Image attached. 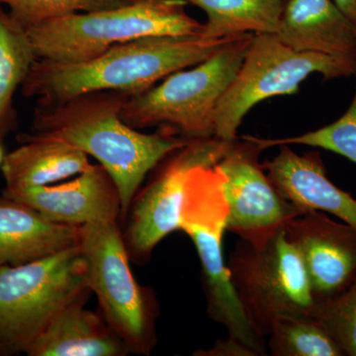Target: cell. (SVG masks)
<instances>
[{
    "instance_id": "cell-1",
    "label": "cell",
    "mask_w": 356,
    "mask_h": 356,
    "mask_svg": "<svg viewBox=\"0 0 356 356\" xmlns=\"http://www.w3.org/2000/svg\"><path fill=\"white\" fill-rule=\"evenodd\" d=\"M130 96L102 90L63 102H37L33 118V133L64 140L109 172L120 192L122 221L147 175L189 140L163 129L147 134L127 125L121 113Z\"/></svg>"
},
{
    "instance_id": "cell-2",
    "label": "cell",
    "mask_w": 356,
    "mask_h": 356,
    "mask_svg": "<svg viewBox=\"0 0 356 356\" xmlns=\"http://www.w3.org/2000/svg\"><path fill=\"white\" fill-rule=\"evenodd\" d=\"M234 38L144 37L115 44L86 62L65 64L37 58L21 86L22 95L41 102H63L92 91L137 95L177 70L200 64Z\"/></svg>"
},
{
    "instance_id": "cell-3",
    "label": "cell",
    "mask_w": 356,
    "mask_h": 356,
    "mask_svg": "<svg viewBox=\"0 0 356 356\" xmlns=\"http://www.w3.org/2000/svg\"><path fill=\"white\" fill-rule=\"evenodd\" d=\"M184 0H133L103 10L70 14L27 29L39 60L81 63L115 46L151 36H200L203 23Z\"/></svg>"
},
{
    "instance_id": "cell-4",
    "label": "cell",
    "mask_w": 356,
    "mask_h": 356,
    "mask_svg": "<svg viewBox=\"0 0 356 356\" xmlns=\"http://www.w3.org/2000/svg\"><path fill=\"white\" fill-rule=\"evenodd\" d=\"M254 34L236 37L207 60L130 96L121 117L136 130L163 129L186 140L216 137L218 103L240 70Z\"/></svg>"
},
{
    "instance_id": "cell-5",
    "label": "cell",
    "mask_w": 356,
    "mask_h": 356,
    "mask_svg": "<svg viewBox=\"0 0 356 356\" xmlns=\"http://www.w3.org/2000/svg\"><path fill=\"white\" fill-rule=\"evenodd\" d=\"M228 212L224 177L216 165L192 170L185 185L179 229L191 238L200 259L208 316L257 356L266 355V339L245 316L224 259Z\"/></svg>"
},
{
    "instance_id": "cell-6",
    "label": "cell",
    "mask_w": 356,
    "mask_h": 356,
    "mask_svg": "<svg viewBox=\"0 0 356 356\" xmlns=\"http://www.w3.org/2000/svg\"><path fill=\"white\" fill-rule=\"evenodd\" d=\"M90 292L79 245L0 266V348L6 355L26 353L63 309Z\"/></svg>"
},
{
    "instance_id": "cell-7",
    "label": "cell",
    "mask_w": 356,
    "mask_h": 356,
    "mask_svg": "<svg viewBox=\"0 0 356 356\" xmlns=\"http://www.w3.org/2000/svg\"><path fill=\"white\" fill-rule=\"evenodd\" d=\"M79 247L86 284L97 297L102 317L130 353L151 355L158 341V301L149 288L140 286L134 277L119 222L83 225Z\"/></svg>"
},
{
    "instance_id": "cell-8",
    "label": "cell",
    "mask_w": 356,
    "mask_h": 356,
    "mask_svg": "<svg viewBox=\"0 0 356 356\" xmlns=\"http://www.w3.org/2000/svg\"><path fill=\"white\" fill-rule=\"evenodd\" d=\"M227 266L245 316L264 339L277 318L313 315L305 266L285 227L259 240L240 238Z\"/></svg>"
},
{
    "instance_id": "cell-9",
    "label": "cell",
    "mask_w": 356,
    "mask_h": 356,
    "mask_svg": "<svg viewBox=\"0 0 356 356\" xmlns=\"http://www.w3.org/2000/svg\"><path fill=\"white\" fill-rule=\"evenodd\" d=\"M312 74L325 81L355 76L356 65L346 60L293 50L275 34H255L235 79L216 109V137L238 139L243 118L259 103L298 92Z\"/></svg>"
},
{
    "instance_id": "cell-10",
    "label": "cell",
    "mask_w": 356,
    "mask_h": 356,
    "mask_svg": "<svg viewBox=\"0 0 356 356\" xmlns=\"http://www.w3.org/2000/svg\"><path fill=\"white\" fill-rule=\"evenodd\" d=\"M233 140H189L159 161L149 182L136 194L125 219L123 238L130 259L140 264L149 261L156 245L179 229L189 173L199 166L217 165Z\"/></svg>"
},
{
    "instance_id": "cell-11",
    "label": "cell",
    "mask_w": 356,
    "mask_h": 356,
    "mask_svg": "<svg viewBox=\"0 0 356 356\" xmlns=\"http://www.w3.org/2000/svg\"><path fill=\"white\" fill-rule=\"evenodd\" d=\"M262 151L257 137L238 138L216 165L224 177L227 231L243 240L266 238L307 212L269 178L259 161Z\"/></svg>"
},
{
    "instance_id": "cell-12",
    "label": "cell",
    "mask_w": 356,
    "mask_h": 356,
    "mask_svg": "<svg viewBox=\"0 0 356 356\" xmlns=\"http://www.w3.org/2000/svg\"><path fill=\"white\" fill-rule=\"evenodd\" d=\"M298 250L316 305L344 291L356 278V229L322 211H307L285 226Z\"/></svg>"
},
{
    "instance_id": "cell-13",
    "label": "cell",
    "mask_w": 356,
    "mask_h": 356,
    "mask_svg": "<svg viewBox=\"0 0 356 356\" xmlns=\"http://www.w3.org/2000/svg\"><path fill=\"white\" fill-rule=\"evenodd\" d=\"M3 196L30 206L46 219L81 227L121 220V197L113 178L102 165H91L70 181L18 191Z\"/></svg>"
},
{
    "instance_id": "cell-14",
    "label": "cell",
    "mask_w": 356,
    "mask_h": 356,
    "mask_svg": "<svg viewBox=\"0 0 356 356\" xmlns=\"http://www.w3.org/2000/svg\"><path fill=\"white\" fill-rule=\"evenodd\" d=\"M264 168L277 188L304 210L322 211L356 229V199L332 184L318 152L299 154L281 145Z\"/></svg>"
},
{
    "instance_id": "cell-15",
    "label": "cell",
    "mask_w": 356,
    "mask_h": 356,
    "mask_svg": "<svg viewBox=\"0 0 356 356\" xmlns=\"http://www.w3.org/2000/svg\"><path fill=\"white\" fill-rule=\"evenodd\" d=\"M275 35L293 50L356 65V27L334 0H283Z\"/></svg>"
},
{
    "instance_id": "cell-16",
    "label": "cell",
    "mask_w": 356,
    "mask_h": 356,
    "mask_svg": "<svg viewBox=\"0 0 356 356\" xmlns=\"http://www.w3.org/2000/svg\"><path fill=\"white\" fill-rule=\"evenodd\" d=\"M81 227L46 219L30 206L0 198V266H20L79 245Z\"/></svg>"
},
{
    "instance_id": "cell-17",
    "label": "cell",
    "mask_w": 356,
    "mask_h": 356,
    "mask_svg": "<svg viewBox=\"0 0 356 356\" xmlns=\"http://www.w3.org/2000/svg\"><path fill=\"white\" fill-rule=\"evenodd\" d=\"M20 146L4 156L2 175L7 191H24L76 177L92 165L81 149L43 134L18 136Z\"/></svg>"
},
{
    "instance_id": "cell-18",
    "label": "cell",
    "mask_w": 356,
    "mask_h": 356,
    "mask_svg": "<svg viewBox=\"0 0 356 356\" xmlns=\"http://www.w3.org/2000/svg\"><path fill=\"white\" fill-rule=\"evenodd\" d=\"M81 297L63 309L31 344L28 356H125L130 353L102 314Z\"/></svg>"
},
{
    "instance_id": "cell-19",
    "label": "cell",
    "mask_w": 356,
    "mask_h": 356,
    "mask_svg": "<svg viewBox=\"0 0 356 356\" xmlns=\"http://www.w3.org/2000/svg\"><path fill=\"white\" fill-rule=\"evenodd\" d=\"M207 16L201 37L222 39L245 34H276L283 0H184Z\"/></svg>"
},
{
    "instance_id": "cell-20",
    "label": "cell",
    "mask_w": 356,
    "mask_h": 356,
    "mask_svg": "<svg viewBox=\"0 0 356 356\" xmlns=\"http://www.w3.org/2000/svg\"><path fill=\"white\" fill-rule=\"evenodd\" d=\"M36 60L27 30L0 7V140L13 124L14 93Z\"/></svg>"
},
{
    "instance_id": "cell-21",
    "label": "cell",
    "mask_w": 356,
    "mask_h": 356,
    "mask_svg": "<svg viewBox=\"0 0 356 356\" xmlns=\"http://www.w3.org/2000/svg\"><path fill=\"white\" fill-rule=\"evenodd\" d=\"M267 353L273 356H344L313 316H282L268 334Z\"/></svg>"
},
{
    "instance_id": "cell-22",
    "label": "cell",
    "mask_w": 356,
    "mask_h": 356,
    "mask_svg": "<svg viewBox=\"0 0 356 356\" xmlns=\"http://www.w3.org/2000/svg\"><path fill=\"white\" fill-rule=\"evenodd\" d=\"M356 77V76H355ZM264 149L281 145H303L332 152L356 165V83L350 106L339 119L329 125L296 137L283 139L257 138Z\"/></svg>"
},
{
    "instance_id": "cell-23",
    "label": "cell",
    "mask_w": 356,
    "mask_h": 356,
    "mask_svg": "<svg viewBox=\"0 0 356 356\" xmlns=\"http://www.w3.org/2000/svg\"><path fill=\"white\" fill-rule=\"evenodd\" d=\"M133 0H0L26 30L70 14L91 13L124 6Z\"/></svg>"
},
{
    "instance_id": "cell-24",
    "label": "cell",
    "mask_w": 356,
    "mask_h": 356,
    "mask_svg": "<svg viewBox=\"0 0 356 356\" xmlns=\"http://www.w3.org/2000/svg\"><path fill=\"white\" fill-rule=\"evenodd\" d=\"M312 316L329 332L343 355L356 356V278L341 294L316 305Z\"/></svg>"
},
{
    "instance_id": "cell-25",
    "label": "cell",
    "mask_w": 356,
    "mask_h": 356,
    "mask_svg": "<svg viewBox=\"0 0 356 356\" xmlns=\"http://www.w3.org/2000/svg\"><path fill=\"white\" fill-rule=\"evenodd\" d=\"M196 356H257L252 348L231 337L218 339L212 348L207 350H197Z\"/></svg>"
},
{
    "instance_id": "cell-26",
    "label": "cell",
    "mask_w": 356,
    "mask_h": 356,
    "mask_svg": "<svg viewBox=\"0 0 356 356\" xmlns=\"http://www.w3.org/2000/svg\"><path fill=\"white\" fill-rule=\"evenodd\" d=\"M334 1L356 27V0H334Z\"/></svg>"
},
{
    "instance_id": "cell-27",
    "label": "cell",
    "mask_w": 356,
    "mask_h": 356,
    "mask_svg": "<svg viewBox=\"0 0 356 356\" xmlns=\"http://www.w3.org/2000/svg\"><path fill=\"white\" fill-rule=\"evenodd\" d=\"M4 154H3V149H2L1 145H0V166H1L2 163H3L4 159Z\"/></svg>"
},
{
    "instance_id": "cell-28",
    "label": "cell",
    "mask_w": 356,
    "mask_h": 356,
    "mask_svg": "<svg viewBox=\"0 0 356 356\" xmlns=\"http://www.w3.org/2000/svg\"><path fill=\"white\" fill-rule=\"evenodd\" d=\"M1 355H6V353H4L3 350H2L1 348H0V356Z\"/></svg>"
}]
</instances>
